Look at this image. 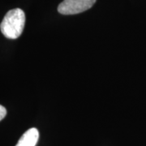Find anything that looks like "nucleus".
<instances>
[{"instance_id":"3","label":"nucleus","mask_w":146,"mask_h":146,"mask_svg":"<svg viewBox=\"0 0 146 146\" xmlns=\"http://www.w3.org/2000/svg\"><path fill=\"white\" fill-rule=\"evenodd\" d=\"M39 139V131L33 127L25 131L21 136L16 146H35Z\"/></svg>"},{"instance_id":"2","label":"nucleus","mask_w":146,"mask_h":146,"mask_svg":"<svg viewBox=\"0 0 146 146\" xmlns=\"http://www.w3.org/2000/svg\"><path fill=\"white\" fill-rule=\"evenodd\" d=\"M96 0H63L58 7V11L63 15H75L89 10Z\"/></svg>"},{"instance_id":"4","label":"nucleus","mask_w":146,"mask_h":146,"mask_svg":"<svg viewBox=\"0 0 146 146\" xmlns=\"http://www.w3.org/2000/svg\"><path fill=\"white\" fill-rule=\"evenodd\" d=\"M6 115H7V110L4 106L0 105V121L5 118Z\"/></svg>"},{"instance_id":"1","label":"nucleus","mask_w":146,"mask_h":146,"mask_svg":"<svg viewBox=\"0 0 146 146\" xmlns=\"http://www.w3.org/2000/svg\"><path fill=\"white\" fill-rule=\"evenodd\" d=\"M25 25V14L20 8L10 10L0 24L2 33L9 39H16L22 34Z\"/></svg>"}]
</instances>
